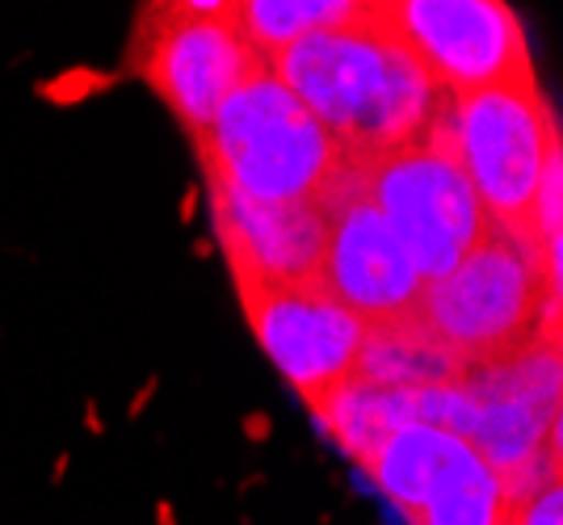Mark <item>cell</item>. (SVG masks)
<instances>
[{"label": "cell", "instance_id": "cell-1", "mask_svg": "<svg viewBox=\"0 0 563 525\" xmlns=\"http://www.w3.org/2000/svg\"><path fill=\"white\" fill-rule=\"evenodd\" d=\"M265 64L357 160L424 139L450 105V93L399 47L378 13L303 34Z\"/></svg>", "mask_w": 563, "mask_h": 525}, {"label": "cell", "instance_id": "cell-2", "mask_svg": "<svg viewBox=\"0 0 563 525\" xmlns=\"http://www.w3.org/2000/svg\"><path fill=\"white\" fill-rule=\"evenodd\" d=\"M194 152L202 177L265 202H320L350 165L336 135L269 68L214 110L211 126L194 135Z\"/></svg>", "mask_w": 563, "mask_h": 525}, {"label": "cell", "instance_id": "cell-3", "mask_svg": "<svg viewBox=\"0 0 563 525\" xmlns=\"http://www.w3.org/2000/svg\"><path fill=\"white\" fill-rule=\"evenodd\" d=\"M412 320L479 370L534 340L560 345V290L542 282L521 239L493 227L450 273L424 282Z\"/></svg>", "mask_w": 563, "mask_h": 525}, {"label": "cell", "instance_id": "cell-4", "mask_svg": "<svg viewBox=\"0 0 563 525\" xmlns=\"http://www.w3.org/2000/svg\"><path fill=\"white\" fill-rule=\"evenodd\" d=\"M450 135L488 223L530 248L542 177L560 156V126L539 76L521 72L450 97Z\"/></svg>", "mask_w": 563, "mask_h": 525}, {"label": "cell", "instance_id": "cell-5", "mask_svg": "<svg viewBox=\"0 0 563 525\" xmlns=\"http://www.w3.org/2000/svg\"><path fill=\"white\" fill-rule=\"evenodd\" d=\"M357 172L378 215L391 223L399 244L408 248L421 282L450 273L493 232L488 211L479 193L471 190L467 168L459 160V147L450 135V105L424 139L396 152L362 156Z\"/></svg>", "mask_w": 563, "mask_h": 525}, {"label": "cell", "instance_id": "cell-6", "mask_svg": "<svg viewBox=\"0 0 563 525\" xmlns=\"http://www.w3.org/2000/svg\"><path fill=\"white\" fill-rule=\"evenodd\" d=\"M261 55L235 22L202 18H140L126 43V72L140 76L189 139L207 131L228 97L265 72Z\"/></svg>", "mask_w": 563, "mask_h": 525}, {"label": "cell", "instance_id": "cell-7", "mask_svg": "<svg viewBox=\"0 0 563 525\" xmlns=\"http://www.w3.org/2000/svg\"><path fill=\"white\" fill-rule=\"evenodd\" d=\"M375 13L450 97L534 72L526 25L509 0H383Z\"/></svg>", "mask_w": 563, "mask_h": 525}, {"label": "cell", "instance_id": "cell-8", "mask_svg": "<svg viewBox=\"0 0 563 525\" xmlns=\"http://www.w3.org/2000/svg\"><path fill=\"white\" fill-rule=\"evenodd\" d=\"M240 308L257 345L295 395L311 407L357 366L366 324L320 278L311 282H240Z\"/></svg>", "mask_w": 563, "mask_h": 525}, {"label": "cell", "instance_id": "cell-9", "mask_svg": "<svg viewBox=\"0 0 563 525\" xmlns=\"http://www.w3.org/2000/svg\"><path fill=\"white\" fill-rule=\"evenodd\" d=\"M320 206L329 215V239H324V265L320 282L366 324H391L408 320L421 299V273L399 244L391 223L378 215L371 193L362 186L357 160L336 172L329 190L320 193Z\"/></svg>", "mask_w": 563, "mask_h": 525}, {"label": "cell", "instance_id": "cell-10", "mask_svg": "<svg viewBox=\"0 0 563 525\" xmlns=\"http://www.w3.org/2000/svg\"><path fill=\"white\" fill-rule=\"evenodd\" d=\"M207 181L214 239L228 257L232 282H311L324 265L329 215L320 202H265Z\"/></svg>", "mask_w": 563, "mask_h": 525}, {"label": "cell", "instance_id": "cell-11", "mask_svg": "<svg viewBox=\"0 0 563 525\" xmlns=\"http://www.w3.org/2000/svg\"><path fill=\"white\" fill-rule=\"evenodd\" d=\"M353 375L378 387H404V391H421V387H446V382H463L471 366L446 340L421 328L412 315L408 320H391V324H375L366 328V340L357 349V366Z\"/></svg>", "mask_w": 563, "mask_h": 525}, {"label": "cell", "instance_id": "cell-12", "mask_svg": "<svg viewBox=\"0 0 563 525\" xmlns=\"http://www.w3.org/2000/svg\"><path fill=\"white\" fill-rule=\"evenodd\" d=\"M311 416L324 425V433L350 454L353 462L366 467L391 433L412 425V391L378 387V382L350 375L345 382H336L329 395H320L311 404Z\"/></svg>", "mask_w": 563, "mask_h": 525}, {"label": "cell", "instance_id": "cell-13", "mask_svg": "<svg viewBox=\"0 0 563 525\" xmlns=\"http://www.w3.org/2000/svg\"><path fill=\"white\" fill-rule=\"evenodd\" d=\"M467 446L471 442L454 437V433L429 429V425L412 421V425L396 429L378 446V454L366 462V471L378 483V492L396 509H404V517H408V513H417L429 501V492L467 454Z\"/></svg>", "mask_w": 563, "mask_h": 525}, {"label": "cell", "instance_id": "cell-14", "mask_svg": "<svg viewBox=\"0 0 563 525\" xmlns=\"http://www.w3.org/2000/svg\"><path fill=\"white\" fill-rule=\"evenodd\" d=\"M371 13H375L371 0H240L235 25L269 59L274 51L290 47L303 34L366 22Z\"/></svg>", "mask_w": 563, "mask_h": 525}, {"label": "cell", "instance_id": "cell-15", "mask_svg": "<svg viewBox=\"0 0 563 525\" xmlns=\"http://www.w3.org/2000/svg\"><path fill=\"white\" fill-rule=\"evenodd\" d=\"M514 504L505 501L496 471L471 450L450 467L442 483L429 492V501L408 513L412 525H509L514 522Z\"/></svg>", "mask_w": 563, "mask_h": 525}, {"label": "cell", "instance_id": "cell-16", "mask_svg": "<svg viewBox=\"0 0 563 525\" xmlns=\"http://www.w3.org/2000/svg\"><path fill=\"white\" fill-rule=\"evenodd\" d=\"M240 0H140V18H202V22H235Z\"/></svg>", "mask_w": 563, "mask_h": 525}, {"label": "cell", "instance_id": "cell-17", "mask_svg": "<svg viewBox=\"0 0 563 525\" xmlns=\"http://www.w3.org/2000/svg\"><path fill=\"white\" fill-rule=\"evenodd\" d=\"M509 525H563V488L560 483H551V488H542L539 496H530V501L514 513V522Z\"/></svg>", "mask_w": 563, "mask_h": 525}, {"label": "cell", "instance_id": "cell-18", "mask_svg": "<svg viewBox=\"0 0 563 525\" xmlns=\"http://www.w3.org/2000/svg\"><path fill=\"white\" fill-rule=\"evenodd\" d=\"M371 4H383V0H371Z\"/></svg>", "mask_w": 563, "mask_h": 525}]
</instances>
